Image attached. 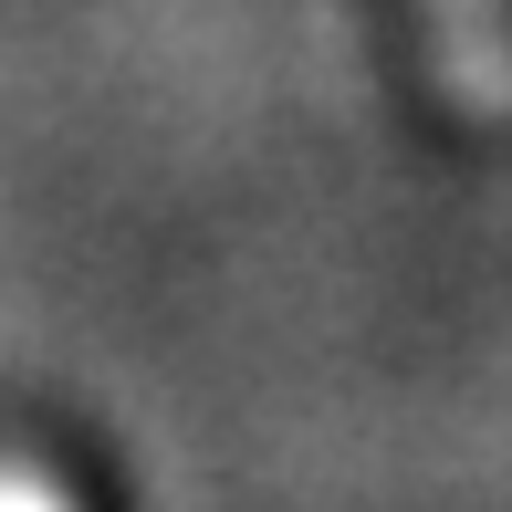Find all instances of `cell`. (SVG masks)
<instances>
[{
  "instance_id": "2",
  "label": "cell",
  "mask_w": 512,
  "mask_h": 512,
  "mask_svg": "<svg viewBox=\"0 0 512 512\" xmlns=\"http://www.w3.org/2000/svg\"><path fill=\"white\" fill-rule=\"evenodd\" d=\"M0 512H84V492L32 450H0Z\"/></svg>"
},
{
  "instance_id": "1",
  "label": "cell",
  "mask_w": 512,
  "mask_h": 512,
  "mask_svg": "<svg viewBox=\"0 0 512 512\" xmlns=\"http://www.w3.org/2000/svg\"><path fill=\"white\" fill-rule=\"evenodd\" d=\"M418 63L460 126H512V0H418Z\"/></svg>"
}]
</instances>
